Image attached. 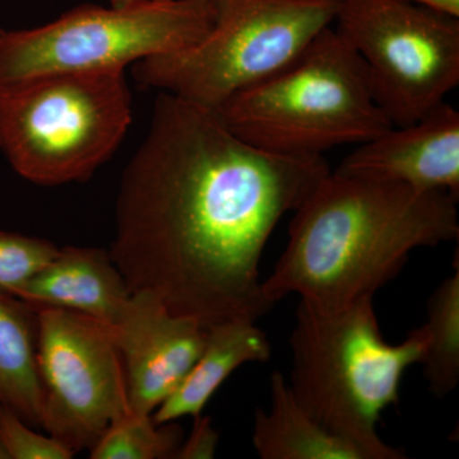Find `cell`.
Here are the masks:
<instances>
[{"label": "cell", "instance_id": "cell-1", "mask_svg": "<svg viewBox=\"0 0 459 459\" xmlns=\"http://www.w3.org/2000/svg\"><path fill=\"white\" fill-rule=\"evenodd\" d=\"M329 172L323 156L262 150L219 111L159 92L124 169L108 252L131 294L207 328L255 322L273 307L259 277L265 244Z\"/></svg>", "mask_w": 459, "mask_h": 459}, {"label": "cell", "instance_id": "cell-2", "mask_svg": "<svg viewBox=\"0 0 459 459\" xmlns=\"http://www.w3.org/2000/svg\"><path fill=\"white\" fill-rule=\"evenodd\" d=\"M457 201L329 172L294 211L285 252L263 292L272 304L298 294L322 313L374 298L413 250L458 238Z\"/></svg>", "mask_w": 459, "mask_h": 459}, {"label": "cell", "instance_id": "cell-3", "mask_svg": "<svg viewBox=\"0 0 459 459\" xmlns=\"http://www.w3.org/2000/svg\"><path fill=\"white\" fill-rule=\"evenodd\" d=\"M289 383L296 400L323 427L360 446L369 459L406 458L380 439V415L400 401V385L411 365L427 351L424 327L403 342H386L374 298L334 313L300 301L290 340Z\"/></svg>", "mask_w": 459, "mask_h": 459}, {"label": "cell", "instance_id": "cell-4", "mask_svg": "<svg viewBox=\"0 0 459 459\" xmlns=\"http://www.w3.org/2000/svg\"><path fill=\"white\" fill-rule=\"evenodd\" d=\"M217 111L244 141L289 156H322L394 126L377 102L361 57L332 26L291 65Z\"/></svg>", "mask_w": 459, "mask_h": 459}, {"label": "cell", "instance_id": "cell-5", "mask_svg": "<svg viewBox=\"0 0 459 459\" xmlns=\"http://www.w3.org/2000/svg\"><path fill=\"white\" fill-rule=\"evenodd\" d=\"M131 123L124 72H56L0 84V152L38 186L89 180Z\"/></svg>", "mask_w": 459, "mask_h": 459}, {"label": "cell", "instance_id": "cell-6", "mask_svg": "<svg viewBox=\"0 0 459 459\" xmlns=\"http://www.w3.org/2000/svg\"><path fill=\"white\" fill-rule=\"evenodd\" d=\"M340 0H216L212 29L186 49L132 65L143 89L220 108L298 59L333 25Z\"/></svg>", "mask_w": 459, "mask_h": 459}, {"label": "cell", "instance_id": "cell-7", "mask_svg": "<svg viewBox=\"0 0 459 459\" xmlns=\"http://www.w3.org/2000/svg\"><path fill=\"white\" fill-rule=\"evenodd\" d=\"M216 11V0L81 5L44 26L0 30V84L56 72H124L202 40Z\"/></svg>", "mask_w": 459, "mask_h": 459}, {"label": "cell", "instance_id": "cell-8", "mask_svg": "<svg viewBox=\"0 0 459 459\" xmlns=\"http://www.w3.org/2000/svg\"><path fill=\"white\" fill-rule=\"evenodd\" d=\"M333 23L394 126L416 122L458 86L459 18L407 0H340Z\"/></svg>", "mask_w": 459, "mask_h": 459}, {"label": "cell", "instance_id": "cell-9", "mask_svg": "<svg viewBox=\"0 0 459 459\" xmlns=\"http://www.w3.org/2000/svg\"><path fill=\"white\" fill-rule=\"evenodd\" d=\"M35 310L44 394L41 429L74 455L90 451L114 421L129 412L113 327L69 310Z\"/></svg>", "mask_w": 459, "mask_h": 459}, {"label": "cell", "instance_id": "cell-10", "mask_svg": "<svg viewBox=\"0 0 459 459\" xmlns=\"http://www.w3.org/2000/svg\"><path fill=\"white\" fill-rule=\"evenodd\" d=\"M122 353L129 412L152 415L183 382L204 349L207 327L171 313L156 296L132 294L113 325Z\"/></svg>", "mask_w": 459, "mask_h": 459}, {"label": "cell", "instance_id": "cell-11", "mask_svg": "<svg viewBox=\"0 0 459 459\" xmlns=\"http://www.w3.org/2000/svg\"><path fill=\"white\" fill-rule=\"evenodd\" d=\"M338 175L459 195V113L446 101L407 126H392L341 162Z\"/></svg>", "mask_w": 459, "mask_h": 459}, {"label": "cell", "instance_id": "cell-12", "mask_svg": "<svg viewBox=\"0 0 459 459\" xmlns=\"http://www.w3.org/2000/svg\"><path fill=\"white\" fill-rule=\"evenodd\" d=\"M12 295L39 307L83 314L113 325L122 318L131 291L110 252L101 247H65Z\"/></svg>", "mask_w": 459, "mask_h": 459}, {"label": "cell", "instance_id": "cell-13", "mask_svg": "<svg viewBox=\"0 0 459 459\" xmlns=\"http://www.w3.org/2000/svg\"><path fill=\"white\" fill-rule=\"evenodd\" d=\"M270 341L255 322L232 319L207 328L202 352L178 388L152 413L156 424L195 418L235 370L270 360Z\"/></svg>", "mask_w": 459, "mask_h": 459}, {"label": "cell", "instance_id": "cell-14", "mask_svg": "<svg viewBox=\"0 0 459 459\" xmlns=\"http://www.w3.org/2000/svg\"><path fill=\"white\" fill-rule=\"evenodd\" d=\"M271 406L258 410L253 446L262 459H369L364 449L323 427L296 400L282 373L271 377Z\"/></svg>", "mask_w": 459, "mask_h": 459}, {"label": "cell", "instance_id": "cell-15", "mask_svg": "<svg viewBox=\"0 0 459 459\" xmlns=\"http://www.w3.org/2000/svg\"><path fill=\"white\" fill-rule=\"evenodd\" d=\"M42 385L38 367V314L0 291V406L41 428Z\"/></svg>", "mask_w": 459, "mask_h": 459}, {"label": "cell", "instance_id": "cell-16", "mask_svg": "<svg viewBox=\"0 0 459 459\" xmlns=\"http://www.w3.org/2000/svg\"><path fill=\"white\" fill-rule=\"evenodd\" d=\"M427 351L421 364L435 397L452 394L459 383V268L429 298Z\"/></svg>", "mask_w": 459, "mask_h": 459}, {"label": "cell", "instance_id": "cell-17", "mask_svg": "<svg viewBox=\"0 0 459 459\" xmlns=\"http://www.w3.org/2000/svg\"><path fill=\"white\" fill-rule=\"evenodd\" d=\"M183 442L177 421L156 424L152 415L128 412L117 419L90 449L91 459H169Z\"/></svg>", "mask_w": 459, "mask_h": 459}, {"label": "cell", "instance_id": "cell-18", "mask_svg": "<svg viewBox=\"0 0 459 459\" xmlns=\"http://www.w3.org/2000/svg\"><path fill=\"white\" fill-rule=\"evenodd\" d=\"M59 252L45 238L0 230V291L11 294Z\"/></svg>", "mask_w": 459, "mask_h": 459}, {"label": "cell", "instance_id": "cell-19", "mask_svg": "<svg viewBox=\"0 0 459 459\" xmlns=\"http://www.w3.org/2000/svg\"><path fill=\"white\" fill-rule=\"evenodd\" d=\"M0 442L7 459H71L74 453L50 435L32 430L17 413L0 406Z\"/></svg>", "mask_w": 459, "mask_h": 459}, {"label": "cell", "instance_id": "cell-20", "mask_svg": "<svg viewBox=\"0 0 459 459\" xmlns=\"http://www.w3.org/2000/svg\"><path fill=\"white\" fill-rule=\"evenodd\" d=\"M195 424L188 439L181 442L179 449L175 453L177 459H211L216 455L220 435L213 428L208 416H195Z\"/></svg>", "mask_w": 459, "mask_h": 459}, {"label": "cell", "instance_id": "cell-21", "mask_svg": "<svg viewBox=\"0 0 459 459\" xmlns=\"http://www.w3.org/2000/svg\"><path fill=\"white\" fill-rule=\"evenodd\" d=\"M407 2L433 9V11L439 12V13L459 18V0H407Z\"/></svg>", "mask_w": 459, "mask_h": 459}, {"label": "cell", "instance_id": "cell-22", "mask_svg": "<svg viewBox=\"0 0 459 459\" xmlns=\"http://www.w3.org/2000/svg\"><path fill=\"white\" fill-rule=\"evenodd\" d=\"M140 2H146V0H111V5H128Z\"/></svg>", "mask_w": 459, "mask_h": 459}, {"label": "cell", "instance_id": "cell-23", "mask_svg": "<svg viewBox=\"0 0 459 459\" xmlns=\"http://www.w3.org/2000/svg\"><path fill=\"white\" fill-rule=\"evenodd\" d=\"M0 459H7V455H5L4 448H3L2 442H0Z\"/></svg>", "mask_w": 459, "mask_h": 459}, {"label": "cell", "instance_id": "cell-24", "mask_svg": "<svg viewBox=\"0 0 459 459\" xmlns=\"http://www.w3.org/2000/svg\"><path fill=\"white\" fill-rule=\"evenodd\" d=\"M0 30H2V29H0Z\"/></svg>", "mask_w": 459, "mask_h": 459}]
</instances>
